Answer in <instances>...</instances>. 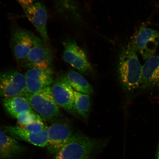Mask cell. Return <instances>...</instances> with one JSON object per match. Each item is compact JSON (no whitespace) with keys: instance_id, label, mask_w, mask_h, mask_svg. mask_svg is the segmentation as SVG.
Wrapping results in <instances>:
<instances>
[{"instance_id":"obj_19","label":"cell","mask_w":159,"mask_h":159,"mask_svg":"<svg viewBox=\"0 0 159 159\" xmlns=\"http://www.w3.org/2000/svg\"><path fill=\"white\" fill-rule=\"evenodd\" d=\"M16 119H17V126L20 127H23L25 125L30 124L36 120L43 119L40 115L35 114L34 112L20 115Z\"/></svg>"},{"instance_id":"obj_6","label":"cell","mask_w":159,"mask_h":159,"mask_svg":"<svg viewBox=\"0 0 159 159\" xmlns=\"http://www.w3.org/2000/svg\"><path fill=\"white\" fill-rule=\"evenodd\" d=\"M64 51L62 59L82 74L89 75L92 71L85 51L80 47L75 40L68 39L63 43Z\"/></svg>"},{"instance_id":"obj_4","label":"cell","mask_w":159,"mask_h":159,"mask_svg":"<svg viewBox=\"0 0 159 159\" xmlns=\"http://www.w3.org/2000/svg\"><path fill=\"white\" fill-rule=\"evenodd\" d=\"M51 89L53 98L58 106L75 118L80 119L75 108V90L66 75H62L57 77L53 81Z\"/></svg>"},{"instance_id":"obj_10","label":"cell","mask_w":159,"mask_h":159,"mask_svg":"<svg viewBox=\"0 0 159 159\" xmlns=\"http://www.w3.org/2000/svg\"><path fill=\"white\" fill-rule=\"evenodd\" d=\"M25 89L24 96L25 97L49 87L54 81L53 72L50 68L29 69L25 73Z\"/></svg>"},{"instance_id":"obj_5","label":"cell","mask_w":159,"mask_h":159,"mask_svg":"<svg viewBox=\"0 0 159 159\" xmlns=\"http://www.w3.org/2000/svg\"><path fill=\"white\" fill-rule=\"evenodd\" d=\"M131 43L136 52L146 60L155 55L159 44V31L141 27Z\"/></svg>"},{"instance_id":"obj_17","label":"cell","mask_w":159,"mask_h":159,"mask_svg":"<svg viewBox=\"0 0 159 159\" xmlns=\"http://www.w3.org/2000/svg\"><path fill=\"white\" fill-rule=\"evenodd\" d=\"M70 84L75 91L83 94L90 95L93 92V87L82 75L72 70L66 75Z\"/></svg>"},{"instance_id":"obj_15","label":"cell","mask_w":159,"mask_h":159,"mask_svg":"<svg viewBox=\"0 0 159 159\" xmlns=\"http://www.w3.org/2000/svg\"><path fill=\"white\" fill-rule=\"evenodd\" d=\"M25 147L0 129V159H9L25 152Z\"/></svg>"},{"instance_id":"obj_1","label":"cell","mask_w":159,"mask_h":159,"mask_svg":"<svg viewBox=\"0 0 159 159\" xmlns=\"http://www.w3.org/2000/svg\"><path fill=\"white\" fill-rule=\"evenodd\" d=\"M142 68L131 43L123 46L119 53L117 71L119 82L125 92H132L140 88Z\"/></svg>"},{"instance_id":"obj_11","label":"cell","mask_w":159,"mask_h":159,"mask_svg":"<svg viewBox=\"0 0 159 159\" xmlns=\"http://www.w3.org/2000/svg\"><path fill=\"white\" fill-rule=\"evenodd\" d=\"M52 51L41 39L35 36L32 48L28 56L25 67L29 69H48L52 64Z\"/></svg>"},{"instance_id":"obj_12","label":"cell","mask_w":159,"mask_h":159,"mask_svg":"<svg viewBox=\"0 0 159 159\" xmlns=\"http://www.w3.org/2000/svg\"><path fill=\"white\" fill-rule=\"evenodd\" d=\"M23 9L26 17L39 32L43 43L47 44L49 38L47 27L48 15L44 5L37 2Z\"/></svg>"},{"instance_id":"obj_21","label":"cell","mask_w":159,"mask_h":159,"mask_svg":"<svg viewBox=\"0 0 159 159\" xmlns=\"http://www.w3.org/2000/svg\"><path fill=\"white\" fill-rule=\"evenodd\" d=\"M58 1L60 6L62 8L74 11L75 6L73 0H58Z\"/></svg>"},{"instance_id":"obj_22","label":"cell","mask_w":159,"mask_h":159,"mask_svg":"<svg viewBox=\"0 0 159 159\" xmlns=\"http://www.w3.org/2000/svg\"><path fill=\"white\" fill-rule=\"evenodd\" d=\"M23 8L41 0H17Z\"/></svg>"},{"instance_id":"obj_14","label":"cell","mask_w":159,"mask_h":159,"mask_svg":"<svg viewBox=\"0 0 159 159\" xmlns=\"http://www.w3.org/2000/svg\"><path fill=\"white\" fill-rule=\"evenodd\" d=\"M159 88V55L146 60L142 68L140 89L144 90Z\"/></svg>"},{"instance_id":"obj_2","label":"cell","mask_w":159,"mask_h":159,"mask_svg":"<svg viewBox=\"0 0 159 159\" xmlns=\"http://www.w3.org/2000/svg\"><path fill=\"white\" fill-rule=\"evenodd\" d=\"M106 139L92 138L74 133L56 154L54 159H93L107 146Z\"/></svg>"},{"instance_id":"obj_18","label":"cell","mask_w":159,"mask_h":159,"mask_svg":"<svg viewBox=\"0 0 159 159\" xmlns=\"http://www.w3.org/2000/svg\"><path fill=\"white\" fill-rule=\"evenodd\" d=\"M75 108L79 116L87 120L91 108L89 95L83 94L75 91Z\"/></svg>"},{"instance_id":"obj_20","label":"cell","mask_w":159,"mask_h":159,"mask_svg":"<svg viewBox=\"0 0 159 159\" xmlns=\"http://www.w3.org/2000/svg\"><path fill=\"white\" fill-rule=\"evenodd\" d=\"M46 127L43 122V119H42L34 121L33 122L25 125L21 128L26 129L33 134H38L44 130Z\"/></svg>"},{"instance_id":"obj_16","label":"cell","mask_w":159,"mask_h":159,"mask_svg":"<svg viewBox=\"0 0 159 159\" xmlns=\"http://www.w3.org/2000/svg\"><path fill=\"white\" fill-rule=\"evenodd\" d=\"M3 103L7 112L15 118L20 115L34 112L27 99L23 96L3 98Z\"/></svg>"},{"instance_id":"obj_7","label":"cell","mask_w":159,"mask_h":159,"mask_svg":"<svg viewBox=\"0 0 159 159\" xmlns=\"http://www.w3.org/2000/svg\"><path fill=\"white\" fill-rule=\"evenodd\" d=\"M25 75L15 70L0 72V98L24 95Z\"/></svg>"},{"instance_id":"obj_8","label":"cell","mask_w":159,"mask_h":159,"mask_svg":"<svg viewBox=\"0 0 159 159\" xmlns=\"http://www.w3.org/2000/svg\"><path fill=\"white\" fill-rule=\"evenodd\" d=\"M35 36L30 32L21 29H16L12 33V51L20 66L25 67L28 56L33 46Z\"/></svg>"},{"instance_id":"obj_9","label":"cell","mask_w":159,"mask_h":159,"mask_svg":"<svg viewBox=\"0 0 159 159\" xmlns=\"http://www.w3.org/2000/svg\"><path fill=\"white\" fill-rule=\"evenodd\" d=\"M47 132V147L51 154H57L74 134L70 125L61 121L54 122L48 127Z\"/></svg>"},{"instance_id":"obj_3","label":"cell","mask_w":159,"mask_h":159,"mask_svg":"<svg viewBox=\"0 0 159 159\" xmlns=\"http://www.w3.org/2000/svg\"><path fill=\"white\" fill-rule=\"evenodd\" d=\"M32 108L39 113L43 120L53 122L61 116V111L48 87L26 97Z\"/></svg>"},{"instance_id":"obj_23","label":"cell","mask_w":159,"mask_h":159,"mask_svg":"<svg viewBox=\"0 0 159 159\" xmlns=\"http://www.w3.org/2000/svg\"><path fill=\"white\" fill-rule=\"evenodd\" d=\"M156 157V159H159V143H158L157 146Z\"/></svg>"},{"instance_id":"obj_13","label":"cell","mask_w":159,"mask_h":159,"mask_svg":"<svg viewBox=\"0 0 159 159\" xmlns=\"http://www.w3.org/2000/svg\"><path fill=\"white\" fill-rule=\"evenodd\" d=\"M48 127L42 132L34 134L25 128L19 126H0V129L17 140L25 141L34 146L43 148L47 146L48 137Z\"/></svg>"}]
</instances>
